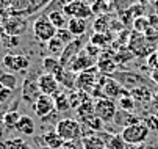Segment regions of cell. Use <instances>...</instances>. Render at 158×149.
Segmentation results:
<instances>
[{
  "label": "cell",
  "mask_w": 158,
  "mask_h": 149,
  "mask_svg": "<svg viewBox=\"0 0 158 149\" xmlns=\"http://www.w3.org/2000/svg\"><path fill=\"white\" fill-rule=\"evenodd\" d=\"M16 130L22 135H33L35 134V121L28 115H20V119L16 126Z\"/></svg>",
  "instance_id": "18"
},
{
  "label": "cell",
  "mask_w": 158,
  "mask_h": 149,
  "mask_svg": "<svg viewBox=\"0 0 158 149\" xmlns=\"http://www.w3.org/2000/svg\"><path fill=\"white\" fill-rule=\"evenodd\" d=\"M114 122L118 126H121L122 129H125V127H128V126L141 122V119L135 113H130V112H125V110H118V113L114 116Z\"/></svg>",
  "instance_id": "17"
},
{
  "label": "cell",
  "mask_w": 158,
  "mask_h": 149,
  "mask_svg": "<svg viewBox=\"0 0 158 149\" xmlns=\"http://www.w3.org/2000/svg\"><path fill=\"white\" fill-rule=\"evenodd\" d=\"M113 79L118 80V83L122 88H130V91L139 87H147V82H146L147 79L135 72H118V74H113Z\"/></svg>",
  "instance_id": "8"
},
{
  "label": "cell",
  "mask_w": 158,
  "mask_h": 149,
  "mask_svg": "<svg viewBox=\"0 0 158 149\" xmlns=\"http://www.w3.org/2000/svg\"><path fill=\"white\" fill-rule=\"evenodd\" d=\"M0 87L14 91V88L17 87V77L13 72H3V74H0Z\"/></svg>",
  "instance_id": "29"
},
{
  "label": "cell",
  "mask_w": 158,
  "mask_h": 149,
  "mask_svg": "<svg viewBox=\"0 0 158 149\" xmlns=\"http://www.w3.org/2000/svg\"><path fill=\"white\" fill-rule=\"evenodd\" d=\"M33 112L41 119H46L47 116H50L55 112V99H53V96L41 94L36 99V102L33 104Z\"/></svg>",
  "instance_id": "10"
},
{
  "label": "cell",
  "mask_w": 158,
  "mask_h": 149,
  "mask_svg": "<svg viewBox=\"0 0 158 149\" xmlns=\"http://www.w3.org/2000/svg\"><path fill=\"white\" fill-rule=\"evenodd\" d=\"M60 149H77V144L74 141H64Z\"/></svg>",
  "instance_id": "40"
},
{
  "label": "cell",
  "mask_w": 158,
  "mask_h": 149,
  "mask_svg": "<svg viewBox=\"0 0 158 149\" xmlns=\"http://www.w3.org/2000/svg\"><path fill=\"white\" fill-rule=\"evenodd\" d=\"M149 134H150V130H149V127L144 122L128 126V127H125V129H122V132H121V135L125 140V143L131 144V146L144 144V141L149 138Z\"/></svg>",
  "instance_id": "2"
},
{
  "label": "cell",
  "mask_w": 158,
  "mask_h": 149,
  "mask_svg": "<svg viewBox=\"0 0 158 149\" xmlns=\"http://www.w3.org/2000/svg\"><path fill=\"white\" fill-rule=\"evenodd\" d=\"M56 38H60L66 46L75 39V38H74V35H72L69 30H67V27H66V28H60V30H56Z\"/></svg>",
  "instance_id": "36"
},
{
  "label": "cell",
  "mask_w": 158,
  "mask_h": 149,
  "mask_svg": "<svg viewBox=\"0 0 158 149\" xmlns=\"http://www.w3.org/2000/svg\"><path fill=\"white\" fill-rule=\"evenodd\" d=\"M2 65L13 71V72H20L30 68V58L27 55H20V53H5V57L2 58Z\"/></svg>",
  "instance_id": "7"
},
{
  "label": "cell",
  "mask_w": 158,
  "mask_h": 149,
  "mask_svg": "<svg viewBox=\"0 0 158 149\" xmlns=\"http://www.w3.org/2000/svg\"><path fill=\"white\" fill-rule=\"evenodd\" d=\"M118 105L113 99L108 97H102V99H96L94 100V113L97 118H100L103 122H110L114 121V116L118 113Z\"/></svg>",
  "instance_id": "5"
},
{
  "label": "cell",
  "mask_w": 158,
  "mask_h": 149,
  "mask_svg": "<svg viewBox=\"0 0 158 149\" xmlns=\"http://www.w3.org/2000/svg\"><path fill=\"white\" fill-rule=\"evenodd\" d=\"M89 42H91L93 46L100 47V46L108 44V42H110V36L105 35V33H94V35H91V38H89Z\"/></svg>",
  "instance_id": "33"
},
{
  "label": "cell",
  "mask_w": 158,
  "mask_h": 149,
  "mask_svg": "<svg viewBox=\"0 0 158 149\" xmlns=\"http://www.w3.org/2000/svg\"><path fill=\"white\" fill-rule=\"evenodd\" d=\"M116 68H118V65H116L114 58H111V55H106V57L102 55L100 60L97 61V69H99L100 72H105V75L114 72Z\"/></svg>",
  "instance_id": "20"
},
{
  "label": "cell",
  "mask_w": 158,
  "mask_h": 149,
  "mask_svg": "<svg viewBox=\"0 0 158 149\" xmlns=\"http://www.w3.org/2000/svg\"><path fill=\"white\" fill-rule=\"evenodd\" d=\"M86 2H88V0H86Z\"/></svg>",
  "instance_id": "43"
},
{
  "label": "cell",
  "mask_w": 158,
  "mask_h": 149,
  "mask_svg": "<svg viewBox=\"0 0 158 149\" xmlns=\"http://www.w3.org/2000/svg\"><path fill=\"white\" fill-rule=\"evenodd\" d=\"M53 99H55V110L58 113H64L71 109V104H69V97H67V93H55L53 94Z\"/></svg>",
  "instance_id": "21"
},
{
  "label": "cell",
  "mask_w": 158,
  "mask_h": 149,
  "mask_svg": "<svg viewBox=\"0 0 158 149\" xmlns=\"http://www.w3.org/2000/svg\"><path fill=\"white\" fill-rule=\"evenodd\" d=\"M38 77L39 75H33V72H31L24 80V85H22V99L27 104H31V105L41 96V91H39V87H38Z\"/></svg>",
  "instance_id": "11"
},
{
  "label": "cell",
  "mask_w": 158,
  "mask_h": 149,
  "mask_svg": "<svg viewBox=\"0 0 158 149\" xmlns=\"http://www.w3.org/2000/svg\"><path fill=\"white\" fill-rule=\"evenodd\" d=\"M19 119H20V115H19L17 110H8V112L5 113L2 122H3V126L6 127V129H16Z\"/></svg>",
  "instance_id": "28"
},
{
  "label": "cell",
  "mask_w": 158,
  "mask_h": 149,
  "mask_svg": "<svg viewBox=\"0 0 158 149\" xmlns=\"http://www.w3.org/2000/svg\"><path fill=\"white\" fill-rule=\"evenodd\" d=\"M130 96L135 99V100H150L152 99V93L147 87H139V88H135L130 91Z\"/></svg>",
  "instance_id": "30"
},
{
  "label": "cell",
  "mask_w": 158,
  "mask_h": 149,
  "mask_svg": "<svg viewBox=\"0 0 158 149\" xmlns=\"http://www.w3.org/2000/svg\"><path fill=\"white\" fill-rule=\"evenodd\" d=\"M64 47H66V44L60 39V38H53V39H50L49 42H47V50H49V53L50 55H55V57H61V53L64 52Z\"/></svg>",
  "instance_id": "26"
},
{
  "label": "cell",
  "mask_w": 158,
  "mask_h": 149,
  "mask_svg": "<svg viewBox=\"0 0 158 149\" xmlns=\"http://www.w3.org/2000/svg\"><path fill=\"white\" fill-rule=\"evenodd\" d=\"M119 104V110H125V112H133L135 105H136V100H135L131 96H122L118 100Z\"/></svg>",
  "instance_id": "32"
},
{
  "label": "cell",
  "mask_w": 158,
  "mask_h": 149,
  "mask_svg": "<svg viewBox=\"0 0 158 149\" xmlns=\"http://www.w3.org/2000/svg\"><path fill=\"white\" fill-rule=\"evenodd\" d=\"M13 90H8V88H3V87H0V104H6L11 97H13Z\"/></svg>",
  "instance_id": "38"
},
{
  "label": "cell",
  "mask_w": 158,
  "mask_h": 149,
  "mask_svg": "<svg viewBox=\"0 0 158 149\" xmlns=\"http://www.w3.org/2000/svg\"><path fill=\"white\" fill-rule=\"evenodd\" d=\"M44 143H46V146L47 147H50V149H60L61 146H63V138L56 134V130H49V132H46L44 134Z\"/></svg>",
  "instance_id": "23"
},
{
  "label": "cell",
  "mask_w": 158,
  "mask_h": 149,
  "mask_svg": "<svg viewBox=\"0 0 158 149\" xmlns=\"http://www.w3.org/2000/svg\"><path fill=\"white\" fill-rule=\"evenodd\" d=\"M69 97V104H71V109H78L81 105V97H80V93L78 91H72L67 94Z\"/></svg>",
  "instance_id": "37"
},
{
  "label": "cell",
  "mask_w": 158,
  "mask_h": 149,
  "mask_svg": "<svg viewBox=\"0 0 158 149\" xmlns=\"http://www.w3.org/2000/svg\"><path fill=\"white\" fill-rule=\"evenodd\" d=\"M149 25L152 27V25H158V16H149Z\"/></svg>",
  "instance_id": "41"
},
{
  "label": "cell",
  "mask_w": 158,
  "mask_h": 149,
  "mask_svg": "<svg viewBox=\"0 0 158 149\" xmlns=\"http://www.w3.org/2000/svg\"><path fill=\"white\" fill-rule=\"evenodd\" d=\"M77 113H78V121L86 119V118H89V116H94L96 113H94V102H93V99L83 102L80 107L77 109Z\"/></svg>",
  "instance_id": "25"
},
{
  "label": "cell",
  "mask_w": 158,
  "mask_h": 149,
  "mask_svg": "<svg viewBox=\"0 0 158 149\" xmlns=\"http://www.w3.org/2000/svg\"><path fill=\"white\" fill-rule=\"evenodd\" d=\"M0 41H2V44H3V47H6V49H11V47H17L19 46V36H11V35H6V33H3L2 36H0Z\"/></svg>",
  "instance_id": "34"
},
{
  "label": "cell",
  "mask_w": 158,
  "mask_h": 149,
  "mask_svg": "<svg viewBox=\"0 0 158 149\" xmlns=\"http://www.w3.org/2000/svg\"><path fill=\"white\" fill-rule=\"evenodd\" d=\"M97 72H99L97 66H93L83 72H78L74 79V88H77L78 91H85L88 94H91V91L94 90V87L99 82Z\"/></svg>",
  "instance_id": "4"
},
{
  "label": "cell",
  "mask_w": 158,
  "mask_h": 149,
  "mask_svg": "<svg viewBox=\"0 0 158 149\" xmlns=\"http://www.w3.org/2000/svg\"><path fill=\"white\" fill-rule=\"evenodd\" d=\"M93 27H94L96 33H106L110 30V16L108 14H100L99 17H96Z\"/></svg>",
  "instance_id": "27"
},
{
  "label": "cell",
  "mask_w": 158,
  "mask_h": 149,
  "mask_svg": "<svg viewBox=\"0 0 158 149\" xmlns=\"http://www.w3.org/2000/svg\"><path fill=\"white\" fill-rule=\"evenodd\" d=\"M152 80H153V82H156V83H158V68H156V69H153V71H152Z\"/></svg>",
  "instance_id": "42"
},
{
  "label": "cell",
  "mask_w": 158,
  "mask_h": 149,
  "mask_svg": "<svg viewBox=\"0 0 158 149\" xmlns=\"http://www.w3.org/2000/svg\"><path fill=\"white\" fill-rule=\"evenodd\" d=\"M103 141H105L106 149H136V146L127 144L121 134H111V135H106V138H103Z\"/></svg>",
  "instance_id": "15"
},
{
  "label": "cell",
  "mask_w": 158,
  "mask_h": 149,
  "mask_svg": "<svg viewBox=\"0 0 158 149\" xmlns=\"http://www.w3.org/2000/svg\"><path fill=\"white\" fill-rule=\"evenodd\" d=\"M94 63H96V58H93L91 55H89L85 49L74 58V61L71 63L69 66H67V71H71L72 74H78V72H83L89 68H93L94 66Z\"/></svg>",
  "instance_id": "14"
},
{
  "label": "cell",
  "mask_w": 158,
  "mask_h": 149,
  "mask_svg": "<svg viewBox=\"0 0 158 149\" xmlns=\"http://www.w3.org/2000/svg\"><path fill=\"white\" fill-rule=\"evenodd\" d=\"M63 13L67 17H78V19H85L88 20L89 17H93V6L89 5L86 0H72L71 3H67L63 8Z\"/></svg>",
  "instance_id": "6"
},
{
  "label": "cell",
  "mask_w": 158,
  "mask_h": 149,
  "mask_svg": "<svg viewBox=\"0 0 158 149\" xmlns=\"http://www.w3.org/2000/svg\"><path fill=\"white\" fill-rule=\"evenodd\" d=\"M38 87L41 94H47V96H53L55 93L60 91V82L56 80V77L53 74H39L38 77Z\"/></svg>",
  "instance_id": "13"
},
{
  "label": "cell",
  "mask_w": 158,
  "mask_h": 149,
  "mask_svg": "<svg viewBox=\"0 0 158 149\" xmlns=\"http://www.w3.org/2000/svg\"><path fill=\"white\" fill-rule=\"evenodd\" d=\"M47 17H49V20L52 22V25H53L56 30L67 27V20H69V19H67V16H66L63 11H52V13L47 14Z\"/></svg>",
  "instance_id": "22"
},
{
  "label": "cell",
  "mask_w": 158,
  "mask_h": 149,
  "mask_svg": "<svg viewBox=\"0 0 158 149\" xmlns=\"http://www.w3.org/2000/svg\"><path fill=\"white\" fill-rule=\"evenodd\" d=\"M72 0H50L49 2V5L44 8V13L42 14H49V13H52V11H63V8L67 5V3H71Z\"/></svg>",
  "instance_id": "31"
},
{
  "label": "cell",
  "mask_w": 158,
  "mask_h": 149,
  "mask_svg": "<svg viewBox=\"0 0 158 149\" xmlns=\"http://www.w3.org/2000/svg\"><path fill=\"white\" fill-rule=\"evenodd\" d=\"M67 30L74 35V38H81V36H85V33L88 30V22L85 19L71 17L67 20Z\"/></svg>",
  "instance_id": "16"
},
{
  "label": "cell",
  "mask_w": 158,
  "mask_h": 149,
  "mask_svg": "<svg viewBox=\"0 0 158 149\" xmlns=\"http://www.w3.org/2000/svg\"><path fill=\"white\" fill-rule=\"evenodd\" d=\"M147 65H149V68H150L152 71L158 68V52L149 55V58H147Z\"/></svg>",
  "instance_id": "39"
},
{
  "label": "cell",
  "mask_w": 158,
  "mask_h": 149,
  "mask_svg": "<svg viewBox=\"0 0 158 149\" xmlns=\"http://www.w3.org/2000/svg\"><path fill=\"white\" fill-rule=\"evenodd\" d=\"M83 41H85V36L75 38L72 42H69V44L64 47V52H63L61 57L58 58L60 63H61V66H63L64 69H67V66H69L71 63L74 61V58L85 49V47H83Z\"/></svg>",
  "instance_id": "9"
},
{
  "label": "cell",
  "mask_w": 158,
  "mask_h": 149,
  "mask_svg": "<svg viewBox=\"0 0 158 149\" xmlns=\"http://www.w3.org/2000/svg\"><path fill=\"white\" fill-rule=\"evenodd\" d=\"M3 28H5V33L6 35H11V36H20L24 35L28 28V22L25 17H17V16H10L8 19L3 20Z\"/></svg>",
  "instance_id": "12"
},
{
  "label": "cell",
  "mask_w": 158,
  "mask_h": 149,
  "mask_svg": "<svg viewBox=\"0 0 158 149\" xmlns=\"http://www.w3.org/2000/svg\"><path fill=\"white\" fill-rule=\"evenodd\" d=\"M110 8H111V3L105 2V0H94L93 3V13H97L99 16L105 14V11H110Z\"/></svg>",
  "instance_id": "35"
},
{
  "label": "cell",
  "mask_w": 158,
  "mask_h": 149,
  "mask_svg": "<svg viewBox=\"0 0 158 149\" xmlns=\"http://www.w3.org/2000/svg\"><path fill=\"white\" fill-rule=\"evenodd\" d=\"M83 149H106L105 141L100 135H85L81 138Z\"/></svg>",
  "instance_id": "19"
},
{
  "label": "cell",
  "mask_w": 158,
  "mask_h": 149,
  "mask_svg": "<svg viewBox=\"0 0 158 149\" xmlns=\"http://www.w3.org/2000/svg\"><path fill=\"white\" fill-rule=\"evenodd\" d=\"M81 126H83V129L86 130H93V132H100L102 130V127H103V121L100 118H97L96 115L94 116H89L86 119H81L78 121Z\"/></svg>",
  "instance_id": "24"
},
{
  "label": "cell",
  "mask_w": 158,
  "mask_h": 149,
  "mask_svg": "<svg viewBox=\"0 0 158 149\" xmlns=\"http://www.w3.org/2000/svg\"><path fill=\"white\" fill-rule=\"evenodd\" d=\"M56 134L63 138V141H78L83 138V126L77 119L71 118H64L56 122L55 127Z\"/></svg>",
  "instance_id": "1"
},
{
  "label": "cell",
  "mask_w": 158,
  "mask_h": 149,
  "mask_svg": "<svg viewBox=\"0 0 158 149\" xmlns=\"http://www.w3.org/2000/svg\"><path fill=\"white\" fill-rule=\"evenodd\" d=\"M33 36L41 42H49L56 36V28L52 25L49 17L46 14H41L33 22Z\"/></svg>",
  "instance_id": "3"
}]
</instances>
